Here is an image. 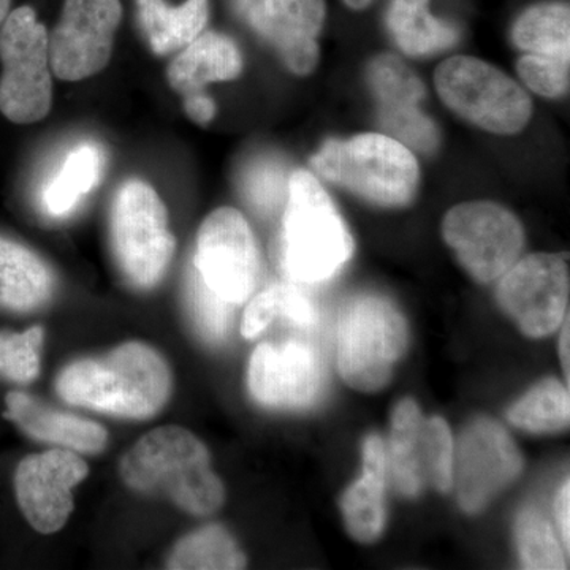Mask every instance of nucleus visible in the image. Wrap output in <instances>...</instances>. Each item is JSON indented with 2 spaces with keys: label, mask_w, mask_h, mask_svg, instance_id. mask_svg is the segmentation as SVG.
Instances as JSON below:
<instances>
[{
  "label": "nucleus",
  "mask_w": 570,
  "mask_h": 570,
  "mask_svg": "<svg viewBox=\"0 0 570 570\" xmlns=\"http://www.w3.org/2000/svg\"><path fill=\"white\" fill-rule=\"evenodd\" d=\"M509 422L530 433H558L568 430L569 389L557 379L540 382L508 412Z\"/></svg>",
  "instance_id": "27"
},
{
  "label": "nucleus",
  "mask_w": 570,
  "mask_h": 570,
  "mask_svg": "<svg viewBox=\"0 0 570 570\" xmlns=\"http://www.w3.org/2000/svg\"><path fill=\"white\" fill-rule=\"evenodd\" d=\"M11 0H0V24L9 17Z\"/></svg>",
  "instance_id": "42"
},
{
  "label": "nucleus",
  "mask_w": 570,
  "mask_h": 570,
  "mask_svg": "<svg viewBox=\"0 0 570 570\" xmlns=\"http://www.w3.org/2000/svg\"><path fill=\"white\" fill-rule=\"evenodd\" d=\"M423 428L425 420L419 404L411 397L401 401L392 415L387 461L396 490L407 498L419 497L425 485Z\"/></svg>",
  "instance_id": "21"
},
{
  "label": "nucleus",
  "mask_w": 570,
  "mask_h": 570,
  "mask_svg": "<svg viewBox=\"0 0 570 570\" xmlns=\"http://www.w3.org/2000/svg\"><path fill=\"white\" fill-rule=\"evenodd\" d=\"M45 330L32 326L22 333L0 332V376L28 384L40 373Z\"/></svg>",
  "instance_id": "32"
},
{
  "label": "nucleus",
  "mask_w": 570,
  "mask_h": 570,
  "mask_svg": "<svg viewBox=\"0 0 570 570\" xmlns=\"http://www.w3.org/2000/svg\"><path fill=\"white\" fill-rule=\"evenodd\" d=\"M194 266L227 302L239 305L249 298L261 273V255L242 213L219 208L206 217L198 230Z\"/></svg>",
  "instance_id": "11"
},
{
  "label": "nucleus",
  "mask_w": 570,
  "mask_h": 570,
  "mask_svg": "<svg viewBox=\"0 0 570 570\" xmlns=\"http://www.w3.org/2000/svg\"><path fill=\"white\" fill-rule=\"evenodd\" d=\"M502 309L531 337H546L568 317L569 262L566 254H532L502 275Z\"/></svg>",
  "instance_id": "10"
},
{
  "label": "nucleus",
  "mask_w": 570,
  "mask_h": 570,
  "mask_svg": "<svg viewBox=\"0 0 570 570\" xmlns=\"http://www.w3.org/2000/svg\"><path fill=\"white\" fill-rule=\"evenodd\" d=\"M569 318L566 317L564 330H562L561 341H560V355L562 367H564L566 379L569 381Z\"/></svg>",
  "instance_id": "40"
},
{
  "label": "nucleus",
  "mask_w": 570,
  "mask_h": 570,
  "mask_svg": "<svg viewBox=\"0 0 570 570\" xmlns=\"http://www.w3.org/2000/svg\"><path fill=\"white\" fill-rule=\"evenodd\" d=\"M515 535L524 569H568V560L554 531L538 510H524L521 513L517 520Z\"/></svg>",
  "instance_id": "29"
},
{
  "label": "nucleus",
  "mask_w": 570,
  "mask_h": 570,
  "mask_svg": "<svg viewBox=\"0 0 570 570\" xmlns=\"http://www.w3.org/2000/svg\"><path fill=\"white\" fill-rule=\"evenodd\" d=\"M442 234L461 265L480 283L508 273L524 246L523 225L504 206L491 202H468L450 209Z\"/></svg>",
  "instance_id": "9"
},
{
  "label": "nucleus",
  "mask_w": 570,
  "mask_h": 570,
  "mask_svg": "<svg viewBox=\"0 0 570 570\" xmlns=\"http://www.w3.org/2000/svg\"><path fill=\"white\" fill-rule=\"evenodd\" d=\"M279 317V291L277 284L265 288L247 306L245 317H243V336L253 337L261 335L262 332Z\"/></svg>",
  "instance_id": "36"
},
{
  "label": "nucleus",
  "mask_w": 570,
  "mask_h": 570,
  "mask_svg": "<svg viewBox=\"0 0 570 570\" xmlns=\"http://www.w3.org/2000/svg\"><path fill=\"white\" fill-rule=\"evenodd\" d=\"M243 70L235 41L216 32H202L170 62L168 82L183 96L202 92L209 82L230 81Z\"/></svg>",
  "instance_id": "19"
},
{
  "label": "nucleus",
  "mask_w": 570,
  "mask_h": 570,
  "mask_svg": "<svg viewBox=\"0 0 570 570\" xmlns=\"http://www.w3.org/2000/svg\"><path fill=\"white\" fill-rule=\"evenodd\" d=\"M246 568V557L230 532L219 524L202 528L176 543L167 569L236 570Z\"/></svg>",
  "instance_id": "26"
},
{
  "label": "nucleus",
  "mask_w": 570,
  "mask_h": 570,
  "mask_svg": "<svg viewBox=\"0 0 570 570\" xmlns=\"http://www.w3.org/2000/svg\"><path fill=\"white\" fill-rule=\"evenodd\" d=\"M423 450H425V468L428 478L434 489L449 493L453 487V448L452 431L444 419L433 417L423 428Z\"/></svg>",
  "instance_id": "34"
},
{
  "label": "nucleus",
  "mask_w": 570,
  "mask_h": 570,
  "mask_svg": "<svg viewBox=\"0 0 570 570\" xmlns=\"http://www.w3.org/2000/svg\"><path fill=\"white\" fill-rule=\"evenodd\" d=\"M171 385V371L164 356L141 343L78 360L56 381L59 396L71 406L134 420L154 417L167 404Z\"/></svg>",
  "instance_id": "1"
},
{
  "label": "nucleus",
  "mask_w": 570,
  "mask_h": 570,
  "mask_svg": "<svg viewBox=\"0 0 570 570\" xmlns=\"http://www.w3.org/2000/svg\"><path fill=\"white\" fill-rule=\"evenodd\" d=\"M311 165L326 181L381 206L411 204L419 186L417 159L389 135L363 134L325 141L311 157Z\"/></svg>",
  "instance_id": "4"
},
{
  "label": "nucleus",
  "mask_w": 570,
  "mask_h": 570,
  "mask_svg": "<svg viewBox=\"0 0 570 570\" xmlns=\"http://www.w3.org/2000/svg\"><path fill=\"white\" fill-rule=\"evenodd\" d=\"M247 387L262 406L306 409L322 395L324 370L305 343L261 344L250 356Z\"/></svg>",
  "instance_id": "15"
},
{
  "label": "nucleus",
  "mask_w": 570,
  "mask_h": 570,
  "mask_svg": "<svg viewBox=\"0 0 570 570\" xmlns=\"http://www.w3.org/2000/svg\"><path fill=\"white\" fill-rule=\"evenodd\" d=\"M568 3H542L524 11L513 26V43L528 55L570 59Z\"/></svg>",
  "instance_id": "25"
},
{
  "label": "nucleus",
  "mask_w": 570,
  "mask_h": 570,
  "mask_svg": "<svg viewBox=\"0 0 570 570\" xmlns=\"http://www.w3.org/2000/svg\"><path fill=\"white\" fill-rule=\"evenodd\" d=\"M354 253V239L316 176L305 170L288 178L281 230L279 262L295 284L332 279Z\"/></svg>",
  "instance_id": "3"
},
{
  "label": "nucleus",
  "mask_w": 570,
  "mask_h": 570,
  "mask_svg": "<svg viewBox=\"0 0 570 570\" xmlns=\"http://www.w3.org/2000/svg\"><path fill=\"white\" fill-rule=\"evenodd\" d=\"M247 11L254 28L275 45L288 70L305 77L316 69L324 0H255Z\"/></svg>",
  "instance_id": "16"
},
{
  "label": "nucleus",
  "mask_w": 570,
  "mask_h": 570,
  "mask_svg": "<svg viewBox=\"0 0 570 570\" xmlns=\"http://www.w3.org/2000/svg\"><path fill=\"white\" fill-rule=\"evenodd\" d=\"M6 404L3 417L17 423L28 436L37 441L50 442L88 455L102 452L107 445V430L99 423L56 411L28 393L10 392L6 396Z\"/></svg>",
  "instance_id": "17"
},
{
  "label": "nucleus",
  "mask_w": 570,
  "mask_h": 570,
  "mask_svg": "<svg viewBox=\"0 0 570 570\" xmlns=\"http://www.w3.org/2000/svg\"><path fill=\"white\" fill-rule=\"evenodd\" d=\"M430 0H393L387 24L397 47L409 56H430L456 45L460 33L430 13Z\"/></svg>",
  "instance_id": "23"
},
{
  "label": "nucleus",
  "mask_w": 570,
  "mask_h": 570,
  "mask_svg": "<svg viewBox=\"0 0 570 570\" xmlns=\"http://www.w3.org/2000/svg\"><path fill=\"white\" fill-rule=\"evenodd\" d=\"M55 291L51 269L31 249L0 236V307L33 311Z\"/></svg>",
  "instance_id": "20"
},
{
  "label": "nucleus",
  "mask_w": 570,
  "mask_h": 570,
  "mask_svg": "<svg viewBox=\"0 0 570 570\" xmlns=\"http://www.w3.org/2000/svg\"><path fill=\"white\" fill-rule=\"evenodd\" d=\"M104 170V154L91 142L77 146L67 156L58 175L43 190L45 209L55 217H62L77 208L99 183Z\"/></svg>",
  "instance_id": "24"
},
{
  "label": "nucleus",
  "mask_w": 570,
  "mask_h": 570,
  "mask_svg": "<svg viewBox=\"0 0 570 570\" xmlns=\"http://www.w3.org/2000/svg\"><path fill=\"white\" fill-rule=\"evenodd\" d=\"M524 85L543 97H561L569 91V59L527 55L517 63Z\"/></svg>",
  "instance_id": "35"
},
{
  "label": "nucleus",
  "mask_w": 570,
  "mask_h": 570,
  "mask_svg": "<svg viewBox=\"0 0 570 570\" xmlns=\"http://www.w3.org/2000/svg\"><path fill=\"white\" fill-rule=\"evenodd\" d=\"M434 82L450 110L491 134H519L530 122V96L489 62L455 56L438 67Z\"/></svg>",
  "instance_id": "8"
},
{
  "label": "nucleus",
  "mask_w": 570,
  "mask_h": 570,
  "mask_svg": "<svg viewBox=\"0 0 570 570\" xmlns=\"http://www.w3.org/2000/svg\"><path fill=\"white\" fill-rule=\"evenodd\" d=\"M243 197L262 216H272L285 204L288 179L276 159H258L242 176Z\"/></svg>",
  "instance_id": "31"
},
{
  "label": "nucleus",
  "mask_w": 570,
  "mask_h": 570,
  "mask_svg": "<svg viewBox=\"0 0 570 570\" xmlns=\"http://www.w3.org/2000/svg\"><path fill=\"white\" fill-rule=\"evenodd\" d=\"M235 2L239 10H249L255 0H235Z\"/></svg>",
  "instance_id": "43"
},
{
  "label": "nucleus",
  "mask_w": 570,
  "mask_h": 570,
  "mask_svg": "<svg viewBox=\"0 0 570 570\" xmlns=\"http://www.w3.org/2000/svg\"><path fill=\"white\" fill-rule=\"evenodd\" d=\"M184 110L193 121L206 126L213 121L214 115H216V105L208 96L202 92L189 94L184 100Z\"/></svg>",
  "instance_id": "38"
},
{
  "label": "nucleus",
  "mask_w": 570,
  "mask_h": 570,
  "mask_svg": "<svg viewBox=\"0 0 570 570\" xmlns=\"http://www.w3.org/2000/svg\"><path fill=\"white\" fill-rule=\"evenodd\" d=\"M119 472L130 490L168 498L193 515H209L224 504L208 449L181 426L149 431L122 456Z\"/></svg>",
  "instance_id": "2"
},
{
  "label": "nucleus",
  "mask_w": 570,
  "mask_h": 570,
  "mask_svg": "<svg viewBox=\"0 0 570 570\" xmlns=\"http://www.w3.org/2000/svg\"><path fill=\"white\" fill-rule=\"evenodd\" d=\"M379 121L395 140L403 142L404 146H411L422 153L436 149V126L419 110V105H401V107L379 105Z\"/></svg>",
  "instance_id": "33"
},
{
  "label": "nucleus",
  "mask_w": 570,
  "mask_h": 570,
  "mask_svg": "<svg viewBox=\"0 0 570 570\" xmlns=\"http://www.w3.org/2000/svg\"><path fill=\"white\" fill-rule=\"evenodd\" d=\"M138 14L156 55L183 50L205 31L208 0H186L170 7L164 0H137Z\"/></svg>",
  "instance_id": "22"
},
{
  "label": "nucleus",
  "mask_w": 570,
  "mask_h": 570,
  "mask_svg": "<svg viewBox=\"0 0 570 570\" xmlns=\"http://www.w3.org/2000/svg\"><path fill=\"white\" fill-rule=\"evenodd\" d=\"M389 461L384 441L371 434L363 444V475L341 499L344 521L348 534L362 543H371L381 538L385 520V483H387Z\"/></svg>",
  "instance_id": "18"
},
{
  "label": "nucleus",
  "mask_w": 570,
  "mask_h": 570,
  "mask_svg": "<svg viewBox=\"0 0 570 570\" xmlns=\"http://www.w3.org/2000/svg\"><path fill=\"white\" fill-rule=\"evenodd\" d=\"M111 249L134 287L153 288L163 281L175 254V236L163 198L140 179L119 187L110 216Z\"/></svg>",
  "instance_id": "6"
},
{
  "label": "nucleus",
  "mask_w": 570,
  "mask_h": 570,
  "mask_svg": "<svg viewBox=\"0 0 570 570\" xmlns=\"http://www.w3.org/2000/svg\"><path fill=\"white\" fill-rule=\"evenodd\" d=\"M0 111L14 124L47 118L52 105L50 33L31 7L11 11L0 28Z\"/></svg>",
  "instance_id": "7"
},
{
  "label": "nucleus",
  "mask_w": 570,
  "mask_h": 570,
  "mask_svg": "<svg viewBox=\"0 0 570 570\" xmlns=\"http://www.w3.org/2000/svg\"><path fill=\"white\" fill-rule=\"evenodd\" d=\"M569 494V480H566L564 485L561 487L560 494H558L557 504H554V510H557V519L558 523H560L562 540H564L566 549H569L570 543Z\"/></svg>",
  "instance_id": "39"
},
{
  "label": "nucleus",
  "mask_w": 570,
  "mask_h": 570,
  "mask_svg": "<svg viewBox=\"0 0 570 570\" xmlns=\"http://www.w3.org/2000/svg\"><path fill=\"white\" fill-rule=\"evenodd\" d=\"M406 318L384 296L360 295L341 314L337 367L346 384L360 392L384 389L406 352Z\"/></svg>",
  "instance_id": "5"
},
{
  "label": "nucleus",
  "mask_w": 570,
  "mask_h": 570,
  "mask_svg": "<svg viewBox=\"0 0 570 570\" xmlns=\"http://www.w3.org/2000/svg\"><path fill=\"white\" fill-rule=\"evenodd\" d=\"M89 468L73 450L55 449L26 456L14 472V493L22 515L40 534H55L73 512V487Z\"/></svg>",
  "instance_id": "14"
},
{
  "label": "nucleus",
  "mask_w": 570,
  "mask_h": 570,
  "mask_svg": "<svg viewBox=\"0 0 570 570\" xmlns=\"http://www.w3.org/2000/svg\"><path fill=\"white\" fill-rule=\"evenodd\" d=\"M351 9L362 10L370 6L371 0H344Z\"/></svg>",
  "instance_id": "41"
},
{
  "label": "nucleus",
  "mask_w": 570,
  "mask_h": 570,
  "mask_svg": "<svg viewBox=\"0 0 570 570\" xmlns=\"http://www.w3.org/2000/svg\"><path fill=\"white\" fill-rule=\"evenodd\" d=\"M186 303L195 330L206 343L220 344L227 340L235 305L212 291L195 266L187 275Z\"/></svg>",
  "instance_id": "28"
},
{
  "label": "nucleus",
  "mask_w": 570,
  "mask_h": 570,
  "mask_svg": "<svg viewBox=\"0 0 570 570\" xmlns=\"http://www.w3.org/2000/svg\"><path fill=\"white\" fill-rule=\"evenodd\" d=\"M367 81L379 105L401 107L419 105L425 97V86L406 63L392 55H382L367 67Z\"/></svg>",
  "instance_id": "30"
},
{
  "label": "nucleus",
  "mask_w": 570,
  "mask_h": 570,
  "mask_svg": "<svg viewBox=\"0 0 570 570\" xmlns=\"http://www.w3.org/2000/svg\"><path fill=\"white\" fill-rule=\"evenodd\" d=\"M523 456L504 426L493 419L472 420L461 433L455 460L453 483L461 509L478 513L489 505L519 478Z\"/></svg>",
  "instance_id": "12"
},
{
  "label": "nucleus",
  "mask_w": 570,
  "mask_h": 570,
  "mask_svg": "<svg viewBox=\"0 0 570 570\" xmlns=\"http://www.w3.org/2000/svg\"><path fill=\"white\" fill-rule=\"evenodd\" d=\"M121 17L119 0H66L50 36L52 75L81 81L102 71L110 62Z\"/></svg>",
  "instance_id": "13"
},
{
  "label": "nucleus",
  "mask_w": 570,
  "mask_h": 570,
  "mask_svg": "<svg viewBox=\"0 0 570 570\" xmlns=\"http://www.w3.org/2000/svg\"><path fill=\"white\" fill-rule=\"evenodd\" d=\"M279 291V316L298 326L317 324L318 313L309 295L295 283L277 284Z\"/></svg>",
  "instance_id": "37"
}]
</instances>
